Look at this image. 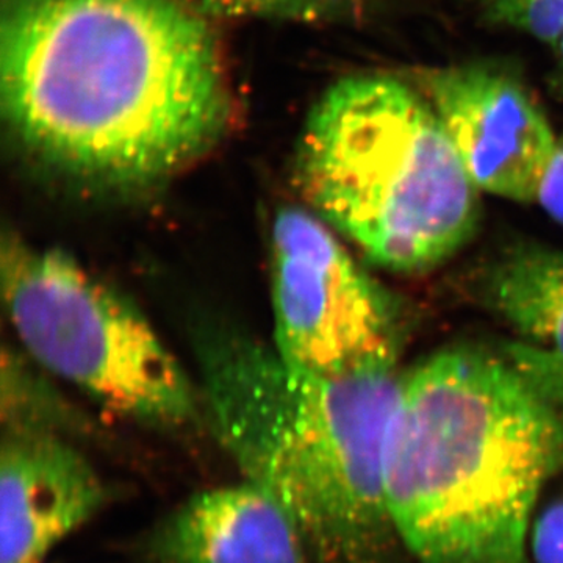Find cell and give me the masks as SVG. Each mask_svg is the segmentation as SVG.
I'll list each match as a JSON object with an SVG mask.
<instances>
[{
    "label": "cell",
    "instance_id": "1",
    "mask_svg": "<svg viewBox=\"0 0 563 563\" xmlns=\"http://www.w3.org/2000/svg\"><path fill=\"white\" fill-rule=\"evenodd\" d=\"M0 106L35 161L113 190L172 179L235 120L220 41L185 0H2Z\"/></svg>",
    "mask_w": 563,
    "mask_h": 563
},
{
    "label": "cell",
    "instance_id": "2",
    "mask_svg": "<svg viewBox=\"0 0 563 563\" xmlns=\"http://www.w3.org/2000/svg\"><path fill=\"white\" fill-rule=\"evenodd\" d=\"M547 352L453 347L402 377L385 499L418 563H529L540 493L563 470V379Z\"/></svg>",
    "mask_w": 563,
    "mask_h": 563
},
{
    "label": "cell",
    "instance_id": "3",
    "mask_svg": "<svg viewBox=\"0 0 563 563\" xmlns=\"http://www.w3.org/2000/svg\"><path fill=\"white\" fill-rule=\"evenodd\" d=\"M202 412L244 481L291 515L313 563H390L385 454L399 396L396 363L342 373L292 368L229 328L198 339Z\"/></svg>",
    "mask_w": 563,
    "mask_h": 563
},
{
    "label": "cell",
    "instance_id": "4",
    "mask_svg": "<svg viewBox=\"0 0 563 563\" xmlns=\"http://www.w3.org/2000/svg\"><path fill=\"white\" fill-rule=\"evenodd\" d=\"M296 180L322 221L391 272L448 261L479 222L481 191L431 102L395 77H344L322 92Z\"/></svg>",
    "mask_w": 563,
    "mask_h": 563
},
{
    "label": "cell",
    "instance_id": "5",
    "mask_svg": "<svg viewBox=\"0 0 563 563\" xmlns=\"http://www.w3.org/2000/svg\"><path fill=\"white\" fill-rule=\"evenodd\" d=\"M7 312L33 361L103 409L150 426H184L201 396L151 322L63 251L2 240Z\"/></svg>",
    "mask_w": 563,
    "mask_h": 563
},
{
    "label": "cell",
    "instance_id": "6",
    "mask_svg": "<svg viewBox=\"0 0 563 563\" xmlns=\"http://www.w3.org/2000/svg\"><path fill=\"white\" fill-rule=\"evenodd\" d=\"M274 350L301 372L396 363L399 324L388 292L314 211L285 207L272 228Z\"/></svg>",
    "mask_w": 563,
    "mask_h": 563
},
{
    "label": "cell",
    "instance_id": "7",
    "mask_svg": "<svg viewBox=\"0 0 563 563\" xmlns=\"http://www.w3.org/2000/svg\"><path fill=\"white\" fill-rule=\"evenodd\" d=\"M424 85L474 187L507 201L536 202L559 139L528 88L488 65L432 70Z\"/></svg>",
    "mask_w": 563,
    "mask_h": 563
},
{
    "label": "cell",
    "instance_id": "8",
    "mask_svg": "<svg viewBox=\"0 0 563 563\" xmlns=\"http://www.w3.org/2000/svg\"><path fill=\"white\" fill-rule=\"evenodd\" d=\"M109 501V487L60 432L3 429L0 563H43Z\"/></svg>",
    "mask_w": 563,
    "mask_h": 563
},
{
    "label": "cell",
    "instance_id": "9",
    "mask_svg": "<svg viewBox=\"0 0 563 563\" xmlns=\"http://www.w3.org/2000/svg\"><path fill=\"white\" fill-rule=\"evenodd\" d=\"M146 563H313L279 499L243 481L191 496L140 547Z\"/></svg>",
    "mask_w": 563,
    "mask_h": 563
},
{
    "label": "cell",
    "instance_id": "10",
    "mask_svg": "<svg viewBox=\"0 0 563 563\" xmlns=\"http://www.w3.org/2000/svg\"><path fill=\"white\" fill-rule=\"evenodd\" d=\"M485 298L514 331L563 363V252H507L487 274Z\"/></svg>",
    "mask_w": 563,
    "mask_h": 563
},
{
    "label": "cell",
    "instance_id": "11",
    "mask_svg": "<svg viewBox=\"0 0 563 563\" xmlns=\"http://www.w3.org/2000/svg\"><path fill=\"white\" fill-rule=\"evenodd\" d=\"M213 20H262L296 24H332L361 16L363 0H185Z\"/></svg>",
    "mask_w": 563,
    "mask_h": 563
},
{
    "label": "cell",
    "instance_id": "12",
    "mask_svg": "<svg viewBox=\"0 0 563 563\" xmlns=\"http://www.w3.org/2000/svg\"><path fill=\"white\" fill-rule=\"evenodd\" d=\"M485 13L544 43L558 44L563 33V0H481Z\"/></svg>",
    "mask_w": 563,
    "mask_h": 563
},
{
    "label": "cell",
    "instance_id": "13",
    "mask_svg": "<svg viewBox=\"0 0 563 563\" xmlns=\"http://www.w3.org/2000/svg\"><path fill=\"white\" fill-rule=\"evenodd\" d=\"M529 563H563V496L533 517Z\"/></svg>",
    "mask_w": 563,
    "mask_h": 563
},
{
    "label": "cell",
    "instance_id": "14",
    "mask_svg": "<svg viewBox=\"0 0 563 563\" xmlns=\"http://www.w3.org/2000/svg\"><path fill=\"white\" fill-rule=\"evenodd\" d=\"M536 202L542 207L551 220L563 228V140L561 139L540 181Z\"/></svg>",
    "mask_w": 563,
    "mask_h": 563
},
{
    "label": "cell",
    "instance_id": "15",
    "mask_svg": "<svg viewBox=\"0 0 563 563\" xmlns=\"http://www.w3.org/2000/svg\"><path fill=\"white\" fill-rule=\"evenodd\" d=\"M558 46H559V51H561V58H562V63H563V33H562L561 38H559V41H558Z\"/></svg>",
    "mask_w": 563,
    "mask_h": 563
}]
</instances>
